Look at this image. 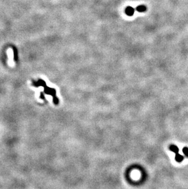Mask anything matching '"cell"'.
<instances>
[{
	"mask_svg": "<svg viewBox=\"0 0 188 189\" xmlns=\"http://www.w3.org/2000/svg\"><path fill=\"white\" fill-rule=\"evenodd\" d=\"M183 152L184 153V154H185L186 157H188V147H184V148L183 149Z\"/></svg>",
	"mask_w": 188,
	"mask_h": 189,
	"instance_id": "obj_6",
	"label": "cell"
},
{
	"mask_svg": "<svg viewBox=\"0 0 188 189\" xmlns=\"http://www.w3.org/2000/svg\"><path fill=\"white\" fill-rule=\"evenodd\" d=\"M38 82H39L40 83L42 84V85H43L44 88H45V91H44V92H45L46 94L51 95L53 97V101H54V103H55V104H58L59 100H58V98L56 97V92L55 90L47 87V86L45 85V82H43V80H39Z\"/></svg>",
	"mask_w": 188,
	"mask_h": 189,
	"instance_id": "obj_1",
	"label": "cell"
},
{
	"mask_svg": "<svg viewBox=\"0 0 188 189\" xmlns=\"http://www.w3.org/2000/svg\"><path fill=\"white\" fill-rule=\"evenodd\" d=\"M146 10L147 7L144 5H140L136 7V10L139 12H144L146 11Z\"/></svg>",
	"mask_w": 188,
	"mask_h": 189,
	"instance_id": "obj_3",
	"label": "cell"
},
{
	"mask_svg": "<svg viewBox=\"0 0 188 189\" xmlns=\"http://www.w3.org/2000/svg\"><path fill=\"white\" fill-rule=\"evenodd\" d=\"M170 151H172L173 152L175 153V154H178V152H179V149L175 145H171L170 146Z\"/></svg>",
	"mask_w": 188,
	"mask_h": 189,
	"instance_id": "obj_4",
	"label": "cell"
},
{
	"mask_svg": "<svg viewBox=\"0 0 188 189\" xmlns=\"http://www.w3.org/2000/svg\"><path fill=\"white\" fill-rule=\"evenodd\" d=\"M184 157L183 155H181V154H176L175 155V160L177 162H181L183 160Z\"/></svg>",
	"mask_w": 188,
	"mask_h": 189,
	"instance_id": "obj_5",
	"label": "cell"
},
{
	"mask_svg": "<svg viewBox=\"0 0 188 189\" xmlns=\"http://www.w3.org/2000/svg\"><path fill=\"white\" fill-rule=\"evenodd\" d=\"M125 13L127 15L132 16L134 13V8L131 7V6H128L125 9Z\"/></svg>",
	"mask_w": 188,
	"mask_h": 189,
	"instance_id": "obj_2",
	"label": "cell"
}]
</instances>
